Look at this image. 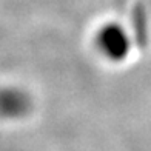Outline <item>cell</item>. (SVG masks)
<instances>
[{"label":"cell","instance_id":"obj_1","mask_svg":"<svg viewBox=\"0 0 151 151\" xmlns=\"http://www.w3.org/2000/svg\"><path fill=\"white\" fill-rule=\"evenodd\" d=\"M96 48L106 59L116 60L127 51V40L117 25L108 23L97 29V34H96Z\"/></svg>","mask_w":151,"mask_h":151}]
</instances>
